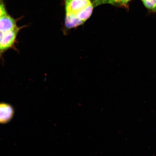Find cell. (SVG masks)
<instances>
[{
	"mask_svg": "<svg viewBox=\"0 0 156 156\" xmlns=\"http://www.w3.org/2000/svg\"><path fill=\"white\" fill-rule=\"evenodd\" d=\"M67 29L76 28L83 25L92 15L94 7L91 0H64Z\"/></svg>",
	"mask_w": 156,
	"mask_h": 156,
	"instance_id": "cell-1",
	"label": "cell"
},
{
	"mask_svg": "<svg viewBox=\"0 0 156 156\" xmlns=\"http://www.w3.org/2000/svg\"><path fill=\"white\" fill-rule=\"evenodd\" d=\"M19 29L20 28L17 27L13 30L1 33L0 50H7L12 45L15 41Z\"/></svg>",
	"mask_w": 156,
	"mask_h": 156,
	"instance_id": "cell-2",
	"label": "cell"
},
{
	"mask_svg": "<svg viewBox=\"0 0 156 156\" xmlns=\"http://www.w3.org/2000/svg\"><path fill=\"white\" fill-rule=\"evenodd\" d=\"M15 20L5 14L0 17V33H4L13 30L17 28Z\"/></svg>",
	"mask_w": 156,
	"mask_h": 156,
	"instance_id": "cell-3",
	"label": "cell"
},
{
	"mask_svg": "<svg viewBox=\"0 0 156 156\" xmlns=\"http://www.w3.org/2000/svg\"><path fill=\"white\" fill-rule=\"evenodd\" d=\"M14 114L12 107L6 103H0V123L5 124L11 119Z\"/></svg>",
	"mask_w": 156,
	"mask_h": 156,
	"instance_id": "cell-4",
	"label": "cell"
},
{
	"mask_svg": "<svg viewBox=\"0 0 156 156\" xmlns=\"http://www.w3.org/2000/svg\"><path fill=\"white\" fill-rule=\"evenodd\" d=\"M132 0H94L92 1L94 7L103 4H108L117 7L127 9L128 3Z\"/></svg>",
	"mask_w": 156,
	"mask_h": 156,
	"instance_id": "cell-5",
	"label": "cell"
},
{
	"mask_svg": "<svg viewBox=\"0 0 156 156\" xmlns=\"http://www.w3.org/2000/svg\"><path fill=\"white\" fill-rule=\"evenodd\" d=\"M145 6L152 12H156V0H142Z\"/></svg>",
	"mask_w": 156,
	"mask_h": 156,
	"instance_id": "cell-6",
	"label": "cell"
},
{
	"mask_svg": "<svg viewBox=\"0 0 156 156\" xmlns=\"http://www.w3.org/2000/svg\"><path fill=\"white\" fill-rule=\"evenodd\" d=\"M5 14H7V13L4 6L3 4L0 2V17Z\"/></svg>",
	"mask_w": 156,
	"mask_h": 156,
	"instance_id": "cell-7",
	"label": "cell"
},
{
	"mask_svg": "<svg viewBox=\"0 0 156 156\" xmlns=\"http://www.w3.org/2000/svg\"><path fill=\"white\" fill-rule=\"evenodd\" d=\"M1 33H0V42H1Z\"/></svg>",
	"mask_w": 156,
	"mask_h": 156,
	"instance_id": "cell-8",
	"label": "cell"
}]
</instances>
